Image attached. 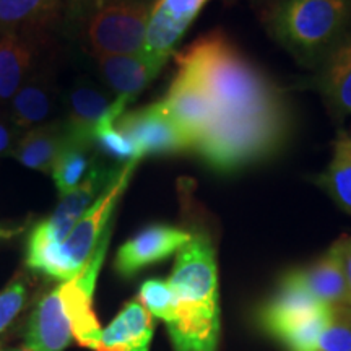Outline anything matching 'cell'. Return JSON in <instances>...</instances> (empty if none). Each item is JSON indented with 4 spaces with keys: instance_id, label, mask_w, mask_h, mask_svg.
Listing matches in <instances>:
<instances>
[{
    "instance_id": "cell-24",
    "label": "cell",
    "mask_w": 351,
    "mask_h": 351,
    "mask_svg": "<svg viewBox=\"0 0 351 351\" xmlns=\"http://www.w3.org/2000/svg\"><path fill=\"white\" fill-rule=\"evenodd\" d=\"M96 160H98V156H96V147L93 143L77 142V140L69 138L51 171L60 197L72 192L73 189H77L85 181Z\"/></svg>"
},
{
    "instance_id": "cell-31",
    "label": "cell",
    "mask_w": 351,
    "mask_h": 351,
    "mask_svg": "<svg viewBox=\"0 0 351 351\" xmlns=\"http://www.w3.org/2000/svg\"><path fill=\"white\" fill-rule=\"evenodd\" d=\"M340 249L341 263H343V271L346 276V285H348L350 300H351V236H343V238L337 241Z\"/></svg>"
},
{
    "instance_id": "cell-21",
    "label": "cell",
    "mask_w": 351,
    "mask_h": 351,
    "mask_svg": "<svg viewBox=\"0 0 351 351\" xmlns=\"http://www.w3.org/2000/svg\"><path fill=\"white\" fill-rule=\"evenodd\" d=\"M70 135L65 121L46 122L21 134L10 156L19 160L26 168L49 173L62 152Z\"/></svg>"
},
{
    "instance_id": "cell-33",
    "label": "cell",
    "mask_w": 351,
    "mask_h": 351,
    "mask_svg": "<svg viewBox=\"0 0 351 351\" xmlns=\"http://www.w3.org/2000/svg\"><path fill=\"white\" fill-rule=\"evenodd\" d=\"M20 351H29V350H26V348H25V350H20Z\"/></svg>"
},
{
    "instance_id": "cell-20",
    "label": "cell",
    "mask_w": 351,
    "mask_h": 351,
    "mask_svg": "<svg viewBox=\"0 0 351 351\" xmlns=\"http://www.w3.org/2000/svg\"><path fill=\"white\" fill-rule=\"evenodd\" d=\"M319 88L337 116L351 114V33L346 32L324 57Z\"/></svg>"
},
{
    "instance_id": "cell-29",
    "label": "cell",
    "mask_w": 351,
    "mask_h": 351,
    "mask_svg": "<svg viewBox=\"0 0 351 351\" xmlns=\"http://www.w3.org/2000/svg\"><path fill=\"white\" fill-rule=\"evenodd\" d=\"M26 300V287L23 282H12L0 291V332L19 315Z\"/></svg>"
},
{
    "instance_id": "cell-27",
    "label": "cell",
    "mask_w": 351,
    "mask_h": 351,
    "mask_svg": "<svg viewBox=\"0 0 351 351\" xmlns=\"http://www.w3.org/2000/svg\"><path fill=\"white\" fill-rule=\"evenodd\" d=\"M138 301L155 317L165 320L166 326L176 319V296L168 280L150 278L143 282L138 291Z\"/></svg>"
},
{
    "instance_id": "cell-4",
    "label": "cell",
    "mask_w": 351,
    "mask_h": 351,
    "mask_svg": "<svg viewBox=\"0 0 351 351\" xmlns=\"http://www.w3.org/2000/svg\"><path fill=\"white\" fill-rule=\"evenodd\" d=\"M288 129L285 103L243 116H225L197 143L194 153L218 173H232L278 152Z\"/></svg>"
},
{
    "instance_id": "cell-15",
    "label": "cell",
    "mask_w": 351,
    "mask_h": 351,
    "mask_svg": "<svg viewBox=\"0 0 351 351\" xmlns=\"http://www.w3.org/2000/svg\"><path fill=\"white\" fill-rule=\"evenodd\" d=\"M72 339V326L62 293L57 287L47 293L33 311L25 335V348L29 351H64Z\"/></svg>"
},
{
    "instance_id": "cell-3",
    "label": "cell",
    "mask_w": 351,
    "mask_h": 351,
    "mask_svg": "<svg viewBox=\"0 0 351 351\" xmlns=\"http://www.w3.org/2000/svg\"><path fill=\"white\" fill-rule=\"evenodd\" d=\"M155 0H64V34L93 59L140 54Z\"/></svg>"
},
{
    "instance_id": "cell-22",
    "label": "cell",
    "mask_w": 351,
    "mask_h": 351,
    "mask_svg": "<svg viewBox=\"0 0 351 351\" xmlns=\"http://www.w3.org/2000/svg\"><path fill=\"white\" fill-rule=\"evenodd\" d=\"M95 60L109 93L114 98L129 99L130 103L158 75L140 54H112Z\"/></svg>"
},
{
    "instance_id": "cell-26",
    "label": "cell",
    "mask_w": 351,
    "mask_h": 351,
    "mask_svg": "<svg viewBox=\"0 0 351 351\" xmlns=\"http://www.w3.org/2000/svg\"><path fill=\"white\" fill-rule=\"evenodd\" d=\"M26 265L34 271L44 274L60 282L75 278L60 252V244L52 243L38 226L33 228L26 245Z\"/></svg>"
},
{
    "instance_id": "cell-7",
    "label": "cell",
    "mask_w": 351,
    "mask_h": 351,
    "mask_svg": "<svg viewBox=\"0 0 351 351\" xmlns=\"http://www.w3.org/2000/svg\"><path fill=\"white\" fill-rule=\"evenodd\" d=\"M116 129L135 143L140 156L176 155L194 152V143L184 134L165 109L163 101L125 111L116 122Z\"/></svg>"
},
{
    "instance_id": "cell-23",
    "label": "cell",
    "mask_w": 351,
    "mask_h": 351,
    "mask_svg": "<svg viewBox=\"0 0 351 351\" xmlns=\"http://www.w3.org/2000/svg\"><path fill=\"white\" fill-rule=\"evenodd\" d=\"M64 0H0V33L16 32L44 38L59 21Z\"/></svg>"
},
{
    "instance_id": "cell-8",
    "label": "cell",
    "mask_w": 351,
    "mask_h": 351,
    "mask_svg": "<svg viewBox=\"0 0 351 351\" xmlns=\"http://www.w3.org/2000/svg\"><path fill=\"white\" fill-rule=\"evenodd\" d=\"M111 232L112 225L103 234L93 256L86 262L85 269L75 278L59 285L65 311H67L70 326H72L73 339L85 348L95 351L98 350L103 330H101L99 322L93 311V293L101 265H103L104 256H106Z\"/></svg>"
},
{
    "instance_id": "cell-25",
    "label": "cell",
    "mask_w": 351,
    "mask_h": 351,
    "mask_svg": "<svg viewBox=\"0 0 351 351\" xmlns=\"http://www.w3.org/2000/svg\"><path fill=\"white\" fill-rule=\"evenodd\" d=\"M317 184L341 210L351 213V137L341 134L335 142L328 168L319 176Z\"/></svg>"
},
{
    "instance_id": "cell-11",
    "label": "cell",
    "mask_w": 351,
    "mask_h": 351,
    "mask_svg": "<svg viewBox=\"0 0 351 351\" xmlns=\"http://www.w3.org/2000/svg\"><path fill=\"white\" fill-rule=\"evenodd\" d=\"M161 101L173 121L192 140L194 150L197 143L223 117L212 96L194 77L189 75L184 70H178V75L174 77L168 93Z\"/></svg>"
},
{
    "instance_id": "cell-5",
    "label": "cell",
    "mask_w": 351,
    "mask_h": 351,
    "mask_svg": "<svg viewBox=\"0 0 351 351\" xmlns=\"http://www.w3.org/2000/svg\"><path fill=\"white\" fill-rule=\"evenodd\" d=\"M350 20L351 0H278L265 16L271 36L307 65L322 62Z\"/></svg>"
},
{
    "instance_id": "cell-28",
    "label": "cell",
    "mask_w": 351,
    "mask_h": 351,
    "mask_svg": "<svg viewBox=\"0 0 351 351\" xmlns=\"http://www.w3.org/2000/svg\"><path fill=\"white\" fill-rule=\"evenodd\" d=\"M319 351H351V304L330 306Z\"/></svg>"
},
{
    "instance_id": "cell-6",
    "label": "cell",
    "mask_w": 351,
    "mask_h": 351,
    "mask_svg": "<svg viewBox=\"0 0 351 351\" xmlns=\"http://www.w3.org/2000/svg\"><path fill=\"white\" fill-rule=\"evenodd\" d=\"M137 165L138 161H134V163L124 166L119 178L86 210V213L78 219L73 230L69 232L67 238L60 243V252H62L73 276H77L85 269L86 262L93 256L103 234L112 225L114 210L119 204L121 197L124 195Z\"/></svg>"
},
{
    "instance_id": "cell-32",
    "label": "cell",
    "mask_w": 351,
    "mask_h": 351,
    "mask_svg": "<svg viewBox=\"0 0 351 351\" xmlns=\"http://www.w3.org/2000/svg\"><path fill=\"white\" fill-rule=\"evenodd\" d=\"M25 231V226H5L0 225V243H5L16 236H20Z\"/></svg>"
},
{
    "instance_id": "cell-19",
    "label": "cell",
    "mask_w": 351,
    "mask_h": 351,
    "mask_svg": "<svg viewBox=\"0 0 351 351\" xmlns=\"http://www.w3.org/2000/svg\"><path fill=\"white\" fill-rule=\"evenodd\" d=\"M152 314L142 302L130 301L101 333L96 351H150L153 339Z\"/></svg>"
},
{
    "instance_id": "cell-18",
    "label": "cell",
    "mask_w": 351,
    "mask_h": 351,
    "mask_svg": "<svg viewBox=\"0 0 351 351\" xmlns=\"http://www.w3.org/2000/svg\"><path fill=\"white\" fill-rule=\"evenodd\" d=\"M288 274L317 300L328 306L351 304L343 263L337 243L311 265L291 270Z\"/></svg>"
},
{
    "instance_id": "cell-13",
    "label": "cell",
    "mask_w": 351,
    "mask_h": 351,
    "mask_svg": "<svg viewBox=\"0 0 351 351\" xmlns=\"http://www.w3.org/2000/svg\"><path fill=\"white\" fill-rule=\"evenodd\" d=\"M192 239V232L171 225H150L125 241L117 251L114 269L121 276H134L153 263L179 252Z\"/></svg>"
},
{
    "instance_id": "cell-12",
    "label": "cell",
    "mask_w": 351,
    "mask_h": 351,
    "mask_svg": "<svg viewBox=\"0 0 351 351\" xmlns=\"http://www.w3.org/2000/svg\"><path fill=\"white\" fill-rule=\"evenodd\" d=\"M125 166V165H124ZM124 166L117 163H106L104 160H96L93 168L80 186L72 192L62 195L59 205L47 219L38 223V228L49 238L52 243L60 244L73 230L78 219L86 213V210L99 199L109 186L119 178Z\"/></svg>"
},
{
    "instance_id": "cell-14",
    "label": "cell",
    "mask_w": 351,
    "mask_h": 351,
    "mask_svg": "<svg viewBox=\"0 0 351 351\" xmlns=\"http://www.w3.org/2000/svg\"><path fill=\"white\" fill-rule=\"evenodd\" d=\"M44 38L32 34L0 33V112L5 111L13 96L36 67Z\"/></svg>"
},
{
    "instance_id": "cell-17",
    "label": "cell",
    "mask_w": 351,
    "mask_h": 351,
    "mask_svg": "<svg viewBox=\"0 0 351 351\" xmlns=\"http://www.w3.org/2000/svg\"><path fill=\"white\" fill-rule=\"evenodd\" d=\"M114 99L103 86L86 78L73 83L67 98V116L64 117L70 138L93 143V132L109 112Z\"/></svg>"
},
{
    "instance_id": "cell-10",
    "label": "cell",
    "mask_w": 351,
    "mask_h": 351,
    "mask_svg": "<svg viewBox=\"0 0 351 351\" xmlns=\"http://www.w3.org/2000/svg\"><path fill=\"white\" fill-rule=\"evenodd\" d=\"M327 306L298 283L291 275L285 274L275 295L257 311V324L267 335L282 343L289 333Z\"/></svg>"
},
{
    "instance_id": "cell-30",
    "label": "cell",
    "mask_w": 351,
    "mask_h": 351,
    "mask_svg": "<svg viewBox=\"0 0 351 351\" xmlns=\"http://www.w3.org/2000/svg\"><path fill=\"white\" fill-rule=\"evenodd\" d=\"M21 134L23 132L12 124L10 119L5 116V112H0V158L10 156Z\"/></svg>"
},
{
    "instance_id": "cell-9",
    "label": "cell",
    "mask_w": 351,
    "mask_h": 351,
    "mask_svg": "<svg viewBox=\"0 0 351 351\" xmlns=\"http://www.w3.org/2000/svg\"><path fill=\"white\" fill-rule=\"evenodd\" d=\"M207 2L208 0H155L140 56L156 73L165 67L182 34Z\"/></svg>"
},
{
    "instance_id": "cell-2",
    "label": "cell",
    "mask_w": 351,
    "mask_h": 351,
    "mask_svg": "<svg viewBox=\"0 0 351 351\" xmlns=\"http://www.w3.org/2000/svg\"><path fill=\"white\" fill-rule=\"evenodd\" d=\"M168 283L176 296V319L168 332L176 351H217L219 340L218 267L212 241L192 239L176 256Z\"/></svg>"
},
{
    "instance_id": "cell-1",
    "label": "cell",
    "mask_w": 351,
    "mask_h": 351,
    "mask_svg": "<svg viewBox=\"0 0 351 351\" xmlns=\"http://www.w3.org/2000/svg\"><path fill=\"white\" fill-rule=\"evenodd\" d=\"M225 116H243L285 103L280 90L221 32L204 34L176 56Z\"/></svg>"
},
{
    "instance_id": "cell-16",
    "label": "cell",
    "mask_w": 351,
    "mask_h": 351,
    "mask_svg": "<svg viewBox=\"0 0 351 351\" xmlns=\"http://www.w3.org/2000/svg\"><path fill=\"white\" fill-rule=\"evenodd\" d=\"M56 85L52 82L51 70L46 67H34L8 106L5 116L16 129L26 132L33 127L46 124L54 109Z\"/></svg>"
}]
</instances>
